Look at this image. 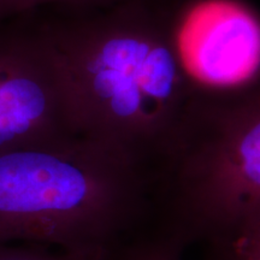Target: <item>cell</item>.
Masks as SVG:
<instances>
[{"mask_svg":"<svg viewBox=\"0 0 260 260\" xmlns=\"http://www.w3.org/2000/svg\"><path fill=\"white\" fill-rule=\"evenodd\" d=\"M81 134L59 52L35 12L0 23V153Z\"/></svg>","mask_w":260,"mask_h":260,"instance_id":"obj_4","label":"cell"},{"mask_svg":"<svg viewBox=\"0 0 260 260\" xmlns=\"http://www.w3.org/2000/svg\"><path fill=\"white\" fill-rule=\"evenodd\" d=\"M107 251H67L39 243L5 242L0 243V260H103Z\"/></svg>","mask_w":260,"mask_h":260,"instance_id":"obj_7","label":"cell"},{"mask_svg":"<svg viewBox=\"0 0 260 260\" xmlns=\"http://www.w3.org/2000/svg\"><path fill=\"white\" fill-rule=\"evenodd\" d=\"M172 37L197 87L235 89L259 83L260 18L245 0H189L171 10Z\"/></svg>","mask_w":260,"mask_h":260,"instance_id":"obj_5","label":"cell"},{"mask_svg":"<svg viewBox=\"0 0 260 260\" xmlns=\"http://www.w3.org/2000/svg\"><path fill=\"white\" fill-rule=\"evenodd\" d=\"M123 241L111 247L103 260H182L184 249L177 240L158 230L153 235L139 234L130 242Z\"/></svg>","mask_w":260,"mask_h":260,"instance_id":"obj_6","label":"cell"},{"mask_svg":"<svg viewBox=\"0 0 260 260\" xmlns=\"http://www.w3.org/2000/svg\"><path fill=\"white\" fill-rule=\"evenodd\" d=\"M158 232L186 248L260 245V88L197 87L152 168Z\"/></svg>","mask_w":260,"mask_h":260,"instance_id":"obj_2","label":"cell"},{"mask_svg":"<svg viewBox=\"0 0 260 260\" xmlns=\"http://www.w3.org/2000/svg\"><path fill=\"white\" fill-rule=\"evenodd\" d=\"M119 0H0V23L18 16L39 11L45 6L83 9L102 6Z\"/></svg>","mask_w":260,"mask_h":260,"instance_id":"obj_8","label":"cell"},{"mask_svg":"<svg viewBox=\"0 0 260 260\" xmlns=\"http://www.w3.org/2000/svg\"><path fill=\"white\" fill-rule=\"evenodd\" d=\"M151 171L83 134L0 153V243L107 251L151 213Z\"/></svg>","mask_w":260,"mask_h":260,"instance_id":"obj_3","label":"cell"},{"mask_svg":"<svg viewBox=\"0 0 260 260\" xmlns=\"http://www.w3.org/2000/svg\"><path fill=\"white\" fill-rule=\"evenodd\" d=\"M212 260H260V252H252L236 247L212 248Z\"/></svg>","mask_w":260,"mask_h":260,"instance_id":"obj_9","label":"cell"},{"mask_svg":"<svg viewBox=\"0 0 260 260\" xmlns=\"http://www.w3.org/2000/svg\"><path fill=\"white\" fill-rule=\"evenodd\" d=\"M65 9L42 24L59 52L80 133L151 170L197 86L172 37L171 10L152 0Z\"/></svg>","mask_w":260,"mask_h":260,"instance_id":"obj_1","label":"cell"}]
</instances>
